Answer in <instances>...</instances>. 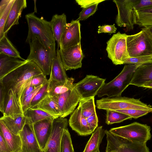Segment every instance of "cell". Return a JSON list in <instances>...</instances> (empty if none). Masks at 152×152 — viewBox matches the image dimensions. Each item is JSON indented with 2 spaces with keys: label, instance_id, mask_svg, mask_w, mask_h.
<instances>
[{
  "label": "cell",
  "instance_id": "15",
  "mask_svg": "<svg viewBox=\"0 0 152 152\" xmlns=\"http://www.w3.org/2000/svg\"><path fill=\"white\" fill-rule=\"evenodd\" d=\"M80 24L78 20L67 23L62 37L60 49H65L80 43Z\"/></svg>",
  "mask_w": 152,
  "mask_h": 152
},
{
  "label": "cell",
  "instance_id": "22",
  "mask_svg": "<svg viewBox=\"0 0 152 152\" xmlns=\"http://www.w3.org/2000/svg\"><path fill=\"white\" fill-rule=\"evenodd\" d=\"M27 61L0 53V79Z\"/></svg>",
  "mask_w": 152,
  "mask_h": 152
},
{
  "label": "cell",
  "instance_id": "37",
  "mask_svg": "<svg viewBox=\"0 0 152 152\" xmlns=\"http://www.w3.org/2000/svg\"><path fill=\"white\" fill-rule=\"evenodd\" d=\"M49 80L42 86L34 97L30 105V108H32L37 105L46 96L48 95Z\"/></svg>",
  "mask_w": 152,
  "mask_h": 152
},
{
  "label": "cell",
  "instance_id": "2",
  "mask_svg": "<svg viewBox=\"0 0 152 152\" xmlns=\"http://www.w3.org/2000/svg\"><path fill=\"white\" fill-rule=\"evenodd\" d=\"M28 32L26 42L29 43L36 39H39L46 47H49L56 42L51 26L50 21L42 17L39 18L34 12L25 15Z\"/></svg>",
  "mask_w": 152,
  "mask_h": 152
},
{
  "label": "cell",
  "instance_id": "28",
  "mask_svg": "<svg viewBox=\"0 0 152 152\" xmlns=\"http://www.w3.org/2000/svg\"><path fill=\"white\" fill-rule=\"evenodd\" d=\"M31 108L41 110L57 118L61 115L57 103L48 95Z\"/></svg>",
  "mask_w": 152,
  "mask_h": 152
},
{
  "label": "cell",
  "instance_id": "39",
  "mask_svg": "<svg viewBox=\"0 0 152 152\" xmlns=\"http://www.w3.org/2000/svg\"><path fill=\"white\" fill-rule=\"evenodd\" d=\"M98 4H94L83 9L79 14L77 20L79 21L85 20L94 14L97 10Z\"/></svg>",
  "mask_w": 152,
  "mask_h": 152
},
{
  "label": "cell",
  "instance_id": "5",
  "mask_svg": "<svg viewBox=\"0 0 152 152\" xmlns=\"http://www.w3.org/2000/svg\"><path fill=\"white\" fill-rule=\"evenodd\" d=\"M96 107L99 109L117 110L135 109L152 112V107L139 99L126 97H106L97 100Z\"/></svg>",
  "mask_w": 152,
  "mask_h": 152
},
{
  "label": "cell",
  "instance_id": "36",
  "mask_svg": "<svg viewBox=\"0 0 152 152\" xmlns=\"http://www.w3.org/2000/svg\"><path fill=\"white\" fill-rule=\"evenodd\" d=\"M61 152H75L68 128L65 129L62 137Z\"/></svg>",
  "mask_w": 152,
  "mask_h": 152
},
{
  "label": "cell",
  "instance_id": "32",
  "mask_svg": "<svg viewBox=\"0 0 152 152\" xmlns=\"http://www.w3.org/2000/svg\"><path fill=\"white\" fill-rule=\"evenodd\" d=\"M0 53L17 58L22 60H26L21 57L19 52L8 38L7 35H4L0 39Z\"/></svg>",
  "mask_w": 152,
  "mask_h": 152
},
{
  "label": "cell",
  "instance_id": "34",
  "mask_svg": "<svg viewBox=\"0 0 152 152\" xmlns=\"http://www.w3.org/2000/svg\"><path fill=\"white\" fill-rule=\"evenodd\" d=\"M79 105L81 108L83 115L86 118L96 113L94 97L81 99Z\"/></svg>",
  "mask_w": 152,
  "mask_h": 152
},
{
  "label": "cell",
  "instance_id": "10",
  "mask_svg": "<svg viewBox=\"0 0 152 152\" xmlns=\"http://www.w3.org/2000/svg\"><path fill=\"white\" fill-rule=\"evenodd\" d=\"M118 14L115 23L119 27L126 28V31L132 30L137 21V14L134 8V0H114Z\"/></svg>",
  "mask_w": 152,
  "mask_h": 152
},
{
  "label": "cell",
  "instance_id": "9",
  "mask_svg": "<svg viewBox=\"0 0 152 152\" xmlns=\"http://www.w3.org/2000/svg\"><path fill=\"white\" fill-rule=\"evenodd\" d=\"M105 134L107 140L106 152H150L146 143L132 142L107 130Z\"/></svg>",
  "mask_w": 152,
  "mask_h": 152
},
{
  "label": "cell",
  "instance_id": "21",
  "mask_svg": "<svg viewBox=\"0 0 152 152\" xmlns=\"http://www.w3.org/2000/svg\"><path fill=\"white\" fill-rule=\"evenodd\" d=\"M152 81V63L143 64L135 71L130 85L142 87Z\"/></svg>",
  "mask_w": 152,
  "mask_h": 152
},
{
  "label": "cell",
  "instance_id": "13",
  "mask_svg": "<svg viewBox=\"0 0 152 152\" xmlns=\"http://www.w3.org/2000/svg\"><path fill=\"white\" fill-rule=\"evenodd\" d=\"M56 51L66 70L76 69L82 67L84 56L80 43L65 49L58 48Z\"/></svg>",
  "mask_w": 152,
  "mask_h": 152
},
{
  "label": "cell",
  "instance_id": "20",
  "mask_svg": "<svg viewBox=\"0 0 152 152\" xmlns=\"http://www.w3.org/2000/svg\"><path fill=\"white\" fill-rule=\"evenodd\" d=\"M2 113L3 116H10L13 118L23 114L21 107L18 103L15 94L11 89L8 91Z\"/></svg>",
  "mask_w": 152,
  "mask_h": 152
},
{
  "label": "cell",
  "instance_id": "8",
  "mask_svg": "<svg viewBox=\"0 0 152 152\" xmlns=\"http://www.w3.org/2000/svg\"><path fill=\"white\" fill-rule=\"evenodd\" d=\"M125 33L118 32L114 34L107 42L106 48L108 57L115 65L124 64L130 57L128 52Z\"/></svg>",
  "mask_w": 152,
  "mask_h": 152
},
{
  "label": "cell",
  "instance_id": "50",
  "mask_svg": "<svg viewBox=\"0 0 152 152\" xmlns=\"http://www.w3.org/2000/svg\"><path fill=\"white\" fill-rule=\"evenodd\" d=\"M142 87L152 89V81H151L143 85Z\"/></svg>",
  "mask_w": 152,
  "mask_h": 152
},
{
  "label": "cell",
  "instance_id": "41",
  "mask_svg": "<svg viewBox=\"0 0 152 152\" xmlns=\"http://www.w3.org/2000/svg\"><path fill=\"white\" fill-rule=\"evenodd\" d=\"M42 86L43 85L41 86L35 88L23 101L21 104L22 109L23 113L30 108V104L33 99Z\"/></svg>",
  "mask_w": 152,
  "mask_h": 152
},
{
  "label": "cell",
  "instance_id": "17",
  "mask_svg": "<svg viewBox=\"0 0 152 152\" xmlns=\"http://www.w3.org/2000/svg\"><path fill=\"white\" fill-rule=\"evenodd\" d=\"M54 119L47 118L33 124L35 135L42 151L45 148L50 135Z\"/></svg>",
  "mask_w": 152,
  "mask_h": 152
},
{
  "label": "cell",
  "instance_id": "24",
  "mask_svg": "<svg viewBox=\"0 0 152 152\" xmlns=\"http://www.w3.org/2000/svg\"><path fill=\"white\" fill-rule=\"evenodd\" d=\"M50 23L53 35L59 48L67 23L66 15L64 13L60 15L55 14L52 16Z\"/></svg>",
  "mask_w": 152,
  "mask_h": 152
},
{
  "label": "cell",
  "instance_id": "27",
  "mask_svg": "<svg viewBox=\"0 0 152 152\" xmlns=\"http://www.w3.org/2000/svg\"><path fill=\"white\" fill-rule=\"evenodd\" d=\"M7 128L12 133L19 135L25 125L26 118L24 114L13 118L10 116H3L0 118Z\"/></svg>",
  "mask_w": 152,
  "mask_h": 152
},
{
  "label": "cell",
  "instance_id": "3",
  "mask_svg": "<svg viewBox=\"0 0 152 152\" xmlns=\"http://www.w3.org/2000/svg\"><path fill=\"white\" fill-rule=\"evenodd\" d=\"M142 64L125 65L121 72L110 82L105 83L98 91V97L121 96L122 92L130 85L134 72Z\"/></svg>",
  "mask_w": 152,
  "mask_h": 152
},
{
  "label": "cell",
  "instance_id": "44",
  "mask_svg": "<svg viewBox=\"0 0 152 152\" xmlns=\"http://www.w3.org/2000/svg\"><path fill=\"white\" fill-rule=\"evenodd\" d=\"M90 130L92 133L98 127V120L96 113L86 118Z\"/></svg>",
  "mask_w": 152,
  "mask_h": 152
},
{
  "label": "cell",
  "instance_id": "29",
  "mask_svg": "<svg viewBox=\"0 0 152 152\" xmlns=\"http://www.w3.org/2000/svg\"><path fill=\"white\" fill-rule=\"evenodd\" d=\"M48 95L52 97L56 95L65 92L73 87L74 79L69 77L67 81L65 83H61L49 78Z\"/></svg>",
  "mask_w": 152,
  "mask_h": 152
},
{
  "label": "cell",
  "instance_id": "46",
  "mask_svg": "<svg viewBox=\"0 0 152 152\" xmlns=\"http://www.w3.org/2000/svg\"><path fill=\"white\" fill-rule=\"evenodd\" d=\"M117 28L115 24L113 25H104L98 26L97 32L98 34L102 33L112 34L115 32Z\"/></svg>",
  "mask_w": 152,
  "mask_h": 152
},
{
  "label": "cell",
  "instance_id": "51",
  "mask_svg": "<svg viewBox=\"0 0 152 152\" xmlns=\"http://www.w3.org/2000/svg\"><path fill=\"white\" fill-rule=\"evenodd\" d=\"M150 29H151V32H152V28H150Z\"/></svg>",
  "mask_w": 152,
  "mask_h": 152
},
{
  "label": "cell",
  "instance_id": "7",
  "mask_svg": "<svg viewBox=\"0 0 152 152\" xmlns=\"http://www.w3.org/2000/svg\"><path fill=\"white\" fill-rule=\"evenodd\" d=\"M150 126L134 122L129 124L111 128L109 131L114 135L132 142L146 143L151 137Z\"/></svg>",
  "mask_w": 152,
  "mask_h": 152
},
{
  "label": "cell",
  "instance_id": "11",
  "mask_svg": "<svg viewBox=\"0 0 152 152\" xmlns=\"http://www.w3.org/2000/svg\"><path fill=\"white\" fill-rule=\"evenodd\" d=\"M105 80L97 76L86 75L82 80L74 84L73 86L81 99L94 97L105 83Z\"/></svg>",
  "mask_w": 152,
  "mask_h": 152
},
{
  "label": "cell",
  "instance_id": "47",
  "mask_svg": "<svg viewBox=\"0 0 152 152\" xmlns=\"http://www.w3.org/2000/svg\"><path fill=\"white\" fill-rule=\"evenodd\" d=\"M29 80L28 82V83L26 87L23 90L21 95L20 99V101L21 104L23 101L27 96H28L35 88H36L34 86L31 85L29 84Z\"/></svg>",
  "mask_w": 152,
  "mask_h": 152
},
{
  "label": "cell",
  "instance_id": "30",
  "mask_svg": "<svg viewBox=\"0 0 152 152\" xmlns=\"http://www.w3.org/2000/svg\"><path fill=\"white\" fill-rule=\"evenodd\" d=\"M23 114L26 118V121L32 124L47 118H58L41 110L31 108L27 110Z\"/></svg>",
  "mask_w": 152,
  "mask_h": 152
},
{
  "label": "cell",
  "instance_id": "18",
  "mask_svg": "<svg viewBox=\"0 0 152 152\" xmlns=\"http://www.w3.org/2000/svg\"><path fill=\"white\" fill-rule=\"evenodd\" d=\"M68 123L72 129L80 135L86 136L92 134L86 118L83 115L81 108L79 105L71 114Z\"/></svg>",
  "mask_w": 152,
  "mask_h": 152
},
{
  "label": "cell",
  "instance_id": "25",
  "mask_svg": "<svg viewBox=\"0 0 152 152\" xmlns=\"http://www.w3.org/2000/svg\"><path fill=\"white\" fill-rule=\"evenodd\" d=\"M66 71L56 51V55L52 60L49 79L61 83H65L69 78L66 75Z\"/></svg>",
  "mask_w": 152,
  "mask_h": 152
},
{
  "label": "cell",
  "instance_id": "26",
  "mask_svg": "<svg viewBox=\"0 0 152 152\" xmlns=\"http://www.w3.org/2000/svg\"><path fill=\"white\" fill-rule=\"evenodd\" d=\"M105 134L103 126H98L92 133L83 152H100L99 146Z\"/></svg>",
  "mask_w": 152,
  "mask_h": 152
},
{
  "label": "cell",
  "instance_id": "52",
  "mask_svg": "<svg viewBox=\"0 0 152 152\" xmlns=\"http://www.w3.org/2000/svg\"><path fill=\"white\" fill-rule=\"evenodd\" d=\"M21 152V151H20V152Z\"/></svg>",
  "mask_w": 152,
  "mask_h": 152
},
{
  "label": "cell",
  "instance_id": "19",
  "mask_svg": "<svg viewBox=\"0 0 152 152\" xmlns=\"http://www.w3.org/2000/svg\"><path fill=\"white\" fill-rule=\"evenodd\" d=\"M27 7L26 0H15L10 11L5 23L4 33H7L11 27L19 24V20L21 17L23 10Z\"/></svg>",
  "mask_w": 152,
  "mask_h": 152
},
{
  "label": "cell",
  "instance_id": "12",
  "mask_svg": "<svg viewBox=\"0 0 152 152\" xmlns=\"http://www.w3.org/2000/svg\"><path fill=\"white\" fill-rule=\"evenodd\" d=\"M51 97L58 106L61 114L60 117L63 118L73 112L81 99L74 86L65 92Z\"/></svg>",
  "mask_w": 152,
  "mask_h": 152
},
{
  "label": "cell",
  "instance_id": "43",
  "mask_svg": "<svg viewBox=\"0 0 152 152\" xmlns=\"http://www.w3.org/2000/svg\"><path fill=\"white\" fill-rule=\"evenodd\" d=\"M152 8V0H134V8L136 11Z\"/></svg>",
  "mask_w": 152,
  "mask_h": 152
},
{
  "label": "cell",
  "instance_id": "48",
  "mask_svg": "<svg viewBox=\"0 0 152 152\" xmlns=\"http://www.w3.org/2000/svg\"><path fill=\"white\" fill-rule=\"evenodd\" d=\"M7 92L4 88L0 84V111L2 113L5 99Z\"/></svg>",
  "mask_w": 152,
  "mask_h": 152
},
{
  "label": "cell",
  "instance_id": "38",
  "mask_svg": "<svg viewBox=\"0 0 152 152\" xmlns=\"http://www.w3.org/2000/svg\"><path fill=\"white\" fill-rule=\"evenodd\" d=\"M152 63V56L147 55L130 57L124 62L127 64H145Z\"/></svg>",
  "mask_w": 152,
  "mask_h": 152
},
{
  "label": "cell",
  "instance_id": "31",
  "mask_svg": "<svg viewBox=\"0 0 152 152\" xmlns=\"http://www.w3.org/2000/svg\"><path fill=\"white\" fill-rule=\"evenodd\" d=\"M15 0H1L0 2V39L4 36V29Z\"/></svg>",
  "mask_w": 152,
  "mask_h": 152
},
{
  "label": "cell",
  "instance_id": "33",
  "mask_svg": "<svg viewBox=\"0 0 152 152\" xmlns=\"http://www.w3.org/2000/svg\"><path fill=\"white\" fill-rule=\"evenodd\" d=\"M137 21L136 25L140 27L152 28V8L136 11Z\"/></svg>",
  "mask_w": 152,
  "mask_h": 152
},
{
  "label": "cell",
  "instance_id": "16",
  "mask_svg": "<svg viewBox=\"0 0 152 152\" xmlns=\"http://www.w3.org/2000/svg\"><path fill=\"white\" fill-rule=\"evenodd\" d=\"M19 135L22 152H42L34 132L33 125L26 121Z\"/></svg>",
  "mask_w": 152,
  "mask_h": 152
},
{
  "label": "cell",
  "instance_id": "45",
  "mask_svg": "<svg viewBox=\"0 0 152 152\" xmlns=\"http://www.w3.org/2000/svg\"><path fill=\"white\" fill-rule=\"evenodd\" d=\"M104 0H76V2L83 9L87 7L93 5L99 4L104 1Z\"/></svg>",
  "mask_w": 152,
  "mask_h": 152
},
{
  "label": "cell",
  "instance_id": "4",
  "mask_svg": "<svg viewBox=\"0 0 152 152\" xmlns=\"http://www.w3.org/2000/svg\"><path fill=\"white\" fill-rule=\"evenodd\" d=\"M30 52L26 60L36 63L46 75H50L53 59L56 55L55 42L49 47L38 38L29 43Z\"/></svg>",
  "mask_w": 152,
  "mask_h": 152
},
{
  "label": "cell",
  "instance_id": "42",
  "mask_svg": "<svg viewBox=\"0 0 152 152\" xmlns=\"http://www.w3.org/2000/svg\"><path fill=\"white\" fill-rule=\"evenodd\" d=\"M115 111L126 114L134 119H137L150 113L146 110L135 109L122 110Z\"/></svg>",
  "mask_w": 152,
  "mask_h": 152
},
{
  "label": "cell",
  "instance_id": "14",
  "mask_svg": "<svg viewBox=\"0 0 152 152\" xmlns=\"http://www.w3.org/2000/svg\"><path fill=\"white\" fill-rule=\"evenodd\" d=\"M68 124V120L65 118L59 117L54 119L50 135L42 152H61L62 137Z\"/></svg>",
  "mask_w": 152,
  "mask_h": 152
},
{
  "label": "cell",
  "instance_id": "49",
  "mask_svg": "<svg viewBox=\"0 0 152 152\" xmlns=\"http://www.w3.org/2000/svg\"><path fill=\"white\" fill-rule=\"evenodd\" d=\"M0 152H11L3 136L0 133Z\"/></svg>",
  "mask_w": 152,
  "mask_h": 152
},
{
  "label": "cell",
  "instance_id": "6",
  "mask_svg": "<svg viewBox=\"0 0 152 152\" xmlns=\"http://www.w3.org/2000/svg\"><path fill=\"white\" fill-rule=\"evenodd\" d=\"M126 45L130 57L152 56V32L150 28L143 27L139 32L127 35Z\"/></svg>",
  "mask_w": 152,
  "mask_h": 152
},
{
  "label": "cell",
  "instance_id": "23",
  "mask_svg": "<svg viewBox=\"0 0 152 152\" xmlns=\"http://www.w3.org/2000/svg\"><path fill=\"white\" fill-rule=\"evenodd\" d=\"M0 133L3 136L11 152L21 151L22 142L19 135L11 132L0 120Z\"/></svg>",
  "mask_w": 152,
  "mask_h": 152
},
{
  "label": "cell",
  "instance_id": "1",
  "mask_svg": "<svg viewBox=\"0 0 152 152\" xmlns=\"http://www.w3.org/2000/svg\"><path fill=\"white\" fill-rule=\"evenodd\" d=\"M43 73L34 62L28 61L0 79V84L8 91L12 89L21 107L20 99L23 90L32 77ZM22 108V107H21Z\"/></svg>",
  "mask_w": 152,
  "mask_h": 152
},
{
  "label": "cell",
  "instance_id": "40",
  "mask_svg": "<svg viewBox=\"0 0 152 152\" xmlns=\"http://www.w3.org/2000/svg\"><path fill=\"white\" fill-rule=\"evenodd\" d=\"M48 80L46 78V75L43 73L31 77L29 80V84L36 88L44 85Z\"/></svg>",
  "mask_w": 152,
  "mask_h": 152
},
{
  "label": "cell",
  "instance_id": "35",
  "mask_svg": "<svg viewBox=\"0 0 152 152\" xmlns=\"http://www.w3.org/2000/svg\"><path fill=\"white\" fill-rule=\"evenodd\" d=\"M132 118L130 116L116 111L106 110L105 123L108 125L120 123Z\"/></svg>",
  "mask_w": 152,
  "mask_h": 152
}]
</instances>
